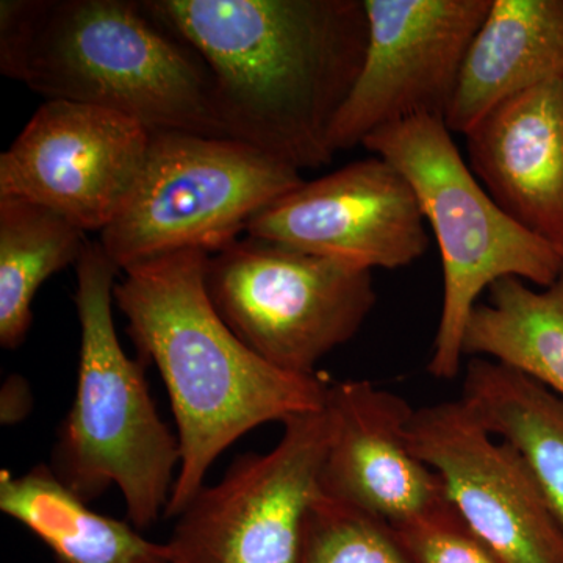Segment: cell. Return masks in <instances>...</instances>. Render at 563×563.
<instances>
[{"mask_svg": "<svg viewBox=\"0 0 563 563\" xmlns=\"http://www.w3.org/2000/svg\"><path fill=\"white\" fill-rule=\"evenodd\" d=\"M198 52L228 139L291 168L333 161V121L368 44L363 0H143Z\"/></svg>", "mask_w": 563, "mask_h": 563, "instance_id": "cell-1", "label": "cell"}, {"mask_svg": "<svg viewBox=\"0 0 563 563\" xmlns=\"http://www.w3.org/2000/svg\"><path fill=\"white\" fill-rule=\"evenodd\" d=\"M209 252L190 250L125 269L114 303L143 363L163 377L180 444L165 517H179L206 485L211 465L266 422L321 412L328 380L276 368L225 324L207 292Z\"/></svg>", "mask_w": 563, "mask_h": 563, "instance_id": "cell-2", "label": "cell"}, {"mask_svg": "<svg viewBox=\"0 0 563 563\" xmlns=\"http://www.w3.org/2000/svg\"><path fill=\"white\" fill-rule=\"evenodd\" d=\"M0 73L46 101L228 139L206 63L136 0H2Z\"/></svg>", "mask_w": 563, "mask_h": 563, "instance_id": "cell-3", "label": "cell"}, {"mask_svg": "<svg viewBox=\"0 0 563 563\" xmlns=\"http://www.w3.org/2000/svg\"><path fill=\"white\" fill-rule=\"evenodd\" d=\"M121 269L101 242L85 244L74 295L80 322L76 398L58 429L49 466L85 503L117 485L129 523L147 529L165 515L180 466L177 433L157 412L146 363L132 361L114 328Z\"/></svg>", "mask_w": 563, "mask_h": 563, "instance_id": "cell-4", "label": "cell"}, {"mask_svg": "<svg viewBox=\"0 0 563 563\" xmlns=\"http://www.w3.org/2000/svg\"><path fill=\"white\" fill-rule=\"evenodd\" d=\"M362 146L404 174L433 229L442 254L443 306L428 369L454 379L465 357L466 324L484 290L506 277L551 287L563 261L493 201L442 117L395 122Z\"/></svg>", "mask_w": 563, "mask_h": 563, "instance_id": "cell-5", "label": "cell"}, {"mask_svg": "<svg viewBox=\"0 0 563 563\" xmlns=\"http://www.w3.org/2000/svg\"><path fill=\"white\" fill-rule=\"evenodd\" d=\"M302 181L298 169L242 141L152 131L135 190L101 244L121 272L174 252L213 254Z\"/></svg>", "mask_w": 563, "mask_h": 563, "instance_id": "cell-6", "label": "cell"}, {"mask_svg": "<svg viewBox=\"0 0 563 563\" xmlns=\"http://www.w3.org/2000/svg\"><path fill=\"white\" fill-rule=\"evenodd\" d=\"M203 280L250 350L303 376L354 339L376 306L369 269L251 235L209 254Z\"/></svg>", "mask_w": 563, "mask_h": 563, "instance_id": "cell-7", "label": "cell"}, {"mask_svg": "<svg viewBox=\"0 0 563 563\" xmlns=\"http://www.w3.org/2000/svg\"><path fill=\"white\" fill-rule=\"evenodd\" d=\"M325 446L322 409L285 421L269 453L239 455L177 517L172 563H302Z\"/></svg>", "mask_w": 563, "mask_h": 563, "instance_id": "cell-8", "label": "cell"}, {"mask_svg": "<svg viewBox=\"0 0 563 563\" xmlns=\"http://www.w3.org/2000/svg\"><path fill=\"white\" fill-rule=\"evenodd\" d=\"M493 0H363L365 60L333 121V152L409 118L442 117Z\"/></svg>", "mask_w": 563, "mask_h": 563, "instance_id": "cell-9", "label": "cell"}, {"mask_svg": "<svg viewBox=\"0 0 563 563\" xmlns=\"http://www.w3.org/2000/svg\"><path fill=\"white\" fill-rule=\"evenodd\" d=\"M151 139L118 111L46 101L0 155V198L38 203L85 233L106 231L135 190Z\"/></svg>", "mask_w": 563, "mask_h": 563, "instance_id": "cell-10", "label": "cell"}, {"mask_svg": "<svg viewBox=\"0 0 563 563\" xmlns=\"http://www.w3.org/2000/svg\"><path fill=\"white\" fill-rule=\"evenodd\" d=\"M413 454L455 512L501 563H563V528L523 455L461 399L415 410Z\"/></svg>", "mask_w": 563, "mask_h": 563, "instance_id": "cell-11", "label": "cell"}, {"mask_svg": "<svg viewBox=\"0 0 563 563\" xmlns=\"http://www.w3.org/2000/svg\"><path fill=\"white\" fill-rule=\"evenodd\" d=\"M246 235L369 272L412 265L431 244L412 185L379 155L303 180L258 211Z\"/></svg>", "mask_w": 563, "mask_h": 563, "instance_id": "cell-12", "label": "cell"}, {"mask_svg": "<svg viewBox=\"0 0 563 563\" xmlns=\"http://www.w3.org/2000/svg\"><path fill=\"white\" fill-rule=\"evenodd\" d=\"M321 493L398 529L446 503L442 481L409 444L415 409L368 380L329 384Z\"/></svg>", "mask_w": 563, "mask_h": 563, "instance_id": "cell-13", "label": "cell"}, {"mask_svg": "<svg viewBox=\"0 0 563 563\" xmlns=\"http://www.w3.org/2000/svg\"><path fill=\"white\" fill-rule=\"evenodd\" d=\"M465 136L493 201L563 261V80L499 103Z\"/></svg>", "mask_w": 563, "mask_h": 563, "instance_id": "cell-14", "label": "cell"}, {"mask_svg": "<svg viewBox=\"0 0 563 563\" xmlns=\"http://www.w3.org/2000/svg\"><path fill=\"white\" fill-rule=\"evenodd\" d=\"M563 80V0H493L444 122L466 135L499 103Z\"/></svg>", "mask_w": 563, "mask_h": 563, "instance_id": "cell-15", "label": "cell"}, {"mask_svg": "<svg viewBox=\"0 0 563 563\" xmlns=\"http://www.w3.org/2000/svg\"><path fill=\"white\" fill-rule=\"evenodd\" d=\"M0 510L46 544L57 563H172L168 543L95 512L47 463L21 476L0 472Z\"/></svg>", "mask_w": 563, "mask_h": 563, "instance_id": "cell-16", "label": "cell"}, {"mask_svg": "<svg viewBox=\"0 0 563 563\" xmlns=\"http://www.w3.org/2000/svg\"><path fill=\"white\" fill-rule=\"evenodd\" d=\"M462 401L493 435L520 451L563 528V399L510 366L472 357Z\"/></svg>", "mask_w": 563, "mask_h": 563, "instance_id": "cell-17", "label": "cell"}, {"mask_svg": "<svg viewBox=\"0 0 563 563\" xmlns=\"http://www.w3.org/2000/svg\"><path fill=\"white\" fill-rule=\"evenodd\" d=\"M463 354L510 366L563 399V269L544 290L506 277L470 317Z\"/></svg>", "mask_w": 563, "mask_h": 563, "instance_id": "cell-18", "label": "cell"}, {"mask_svg": "<svg viewBox=\"0 0 563 563\" xmlns=\"http://www.w3.org/2000/svg\"><path fill=\"white\" fill-rule=\"evenodd\" d=\"M88 240L68 220L38 203L0 198V346L18 350L33 322L41 285L76 265Z\"/></svg>", "mask_w": 563, "mask_h": 563, "instance_id": "cell-19", "label": "cell"}, {"mask_svg": "<svg viewBox=\"0 0 563 563\" xmlns=\"http://www.w3.org/2000/svg\"><path fill=\"white\" fill-rule=\"evenodd\" d=\"M302 563H417L393 526L328 496L307 525Z\"/></svg>", "mask_w": 563, "mask_h": 563, "instance_id": "cell-20", "label": "cell"}, {"mask_svg": "<svg viewBox=\"0 0 563 563\" xmlns=\"http://www.w3.org/2000/svg\"><path fill=\"white\" fill-rule=\"evenodd\" d=\"M396 531L417 563H501L448 501Z\"/></svg>", "mask_w": 563, "mask_h": 563, "instance_id": "cell-21", "label": "cell"}, {"mask_svg": "<svg viewBox=\"0 0 563 563\" xmlns=\"http://www.w3.org/2000/svg\"><path fill=\"white\" fill-rule=\"evenodd\" d=\"M2 424H14L27 417L32 409V393L29 384L20 376H10L2 388L0 398Z\"/></svg>", "mask_w": 563, "mask_h": 563, "instance_id": "cell-22", "label": "cell"}]
</instances>
